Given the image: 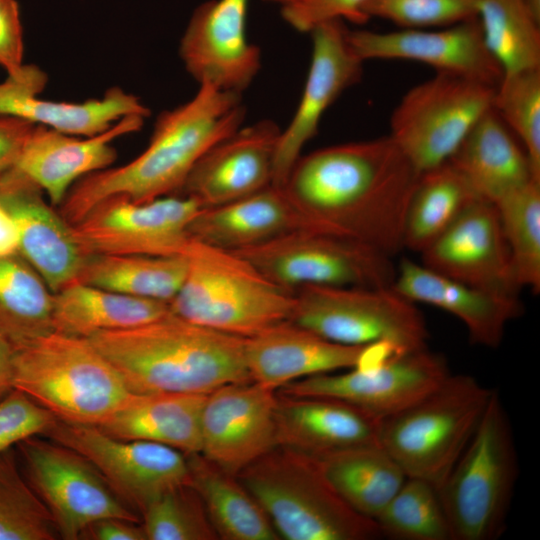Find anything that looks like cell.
Returning a JSON list of instances; mask_svg holds the SVG:
<instances>
[{
  "label": "cell",
  "instance_id": "1",
  "mask_svg": "<svg viewBox=\"0 0 540 540\" xmlns=\"http://www.w3.org/2000/svg\"><path fill=\"white\" fill-rule=\"evenodd\" d=\"M420 175L385 136L300 156L282 188L315 230L355 239L392 257L404 247L405 215Z\"/></svg>",
  "mask_w": 540,
  "mask_h": 540
},
{
  "label": "cell",
  "instance_id": "2",
  "mask_svg": "<svg viewBox=\"0 0 540 540\" xmlns=\"http://www.w3.org/2000/svg\"><path fill=\"white\" fill-rule=\"evenodd\" d=\"M245 114L240 93L200 84L192 99L157 117L140 155L78 180L58 206L59 213L74 225L109 198L147 202L177 194L198 160L238 130Z\"/></svg>",
  "mask_w": 540,
  "mask_h": 540
},
{
  "label": "cell",
  "instance_id": "3",
  "mask_svg": "<svg viewBox=\"0 0 540 540\" xmlns=\"http://www.w3.org/2000/svg\"><path fill=\"white\" fill-rule=\"evenodd\" d=\"M132 393L209 394L252 381L245 338L212 330L170 313L154 321L87 338Z\"/></svg>",
  "mask_w": 540,
  "mask_h": 540
},
{
  "label": "cell",
  "instance_id": "4",
  "mask_svg": "<svg viewBox=\"0 0 540 540\" xmlns=\"http://www.w3.org/2000/svg\"><path fill=\"white\" fill-rule=\"evenodd\" d=\"M237 478L280 538L370 540L381 536L374 520L357 513L339 496L317 458L276 446Z\"/></svg>",
  "mask_w": 540,
  "mask_h": 540
},
{
  "label": "cell",
  "instance_id": "5",
  "mask_svg": "<svg viewBox=\"0 0 540 540\" xmlns=\"http://www.w3.org/2000/svg\"><path fill=\"white\" fill-rule=\"evenodd\" d=\"M186 255L185 280L169 303L172 314L242 338L289 320L294 292L240 254L192 239Z\"/></svg>",
  "mask_w": 540,
  "mask_h": 540
},
{
  "label": "cell",
  "instance_id": "6",
  "mask_svg": "<svg viewBox=\"0 0 540 540\" xmlns=\"http://www.w3.org/2000/svg\"><path fill=\"white\" fill-rule=\"evenodd\" d=\"M12 388L58 420L99 426L132 392L87 338L53 331L14 347Z\"/></svg>",
  "mask_w": 540,
  "mask_h": 540
},
{
  "label": "cell",
  "instance_id": "7",
  "mask_svg": "<svg viewBox=\"0 0 540 540\" xmlns=\"http://www.w3.org/2000/svg\"><path fill=\"white\" fill-rule=\"evenodd\" d=\"M518 473L512 425L493 390L473 436L438 488L451 540L501 537Z\"/></svg>",
  "mask_w": 540,
  "mask_h": 540
},
{
  "label": "cell",
  "instance_id": "8",
  "mask_svg": "<svg viewBox=\"0 0 540 540\" xmlns=\"http://www.w3.org/2000/svg\"><path fill=\"white\" fill-rule=\"evenodd\" d=\"M493 389L452 374L428 395L379 421L380 446L407 477L439 488L473 436Z\"/></svg>",
  "mask_w": 540,
  "mask_h": 540
},
{
  "label": "cell",
  "instance_id": "9",
  "mask_svg": "<svg viewBox=\"0 0 540 540\" xmlns=\"http://www.w3.org/2000/svg\"><path fill=\"white\" fill-rule=\"evenodd\" d=\"M289 320L348 346L388 343L402 351L426 347L421 312L392 286L305 285L294 290Z\"/></svg>",
  "mask_w": 540,
  "mask_h": 540
},
{
  "label": "cell",
  "instance_id": "10",
  "mask_svg": "<svg viewBox=\"0 0 540 540\" xmlns=\"http://www.w3.org/2000/svg\"><path fill=\"white\" fill-rule=\"evenodd\" d=\"M233 252L293 292L305 285L387 287L396 273L391 256L355 239L317 230H296Z\"/></svg>",
  "mask_w": 540,
  "mask_h": 540
},
{
  "label": "cell",
  "instance_id": "11",
  "mask_svg": "<svg viewBox=\"0 0 540 540\" xmlns=\"http://www.w3.org/2000/svg\"><path fill=\"white\" fill-rule=\"evenodd\" d=\"M496 87L437 73L416 85L391 115L390 137L422 173L447 162L493 107Z\"/></svg>",
  "mask_w": 540,
  "mask_h": 540
},
{
  "label": "cell",
  "instance_id": "12",
  "mask_svg": "<svg viewBox=\"0 0 540 540\" xmlns=\"http://www.w3.org/2000/svg\"><path fill=\"white\" fill-rule=\"evenodd\" d=\"M23 474L48 510L57 534L78 540L92 523L105 518L138 522L95 467L76 451L48 438L17 445Z\"/></svg>",
  "mask_w": 540,
  "mask_h": 540
},
{
  "label": "cell",
  "instance_id": "13",
  "mask_svg": "<svg viewBox=\"0 0 540 540\" xmlns=\"http://www.w3.org/2000/svg\"><path fill=\"white\" fill-rule=\"evenodd\" d=\"M203 208L194 199L172 194L147 202L109 198L72 226L73 235L89 255H186L189 225Z\"/></svg>",
  "mask_w": 540,
  "mask_h": 540
},
{
  "label": "cell",
  "instance_id": "14",
  "mask_svg": "<svg viewBox=\"0 0 540 540\" xmlns=\"http://www.w3.org/2000/svg\"><path fill=\"white\" fill-rule=\"evenodd\" d=\"M45 436L86 458L117 496L140 513L164 492L191 483L187 455L163 444L123 440L97 426L58 419Z\"/></svg>",
  "mask_w": 540,
  "mask_h": 540
},
{
  "label": "cell",
  "instance_id": "15",
  "mask_svg": "<svg viewBox=\"0 0 540 540\" xmlns=\"http://www.w3.org/2000/svg\"><path fill=\"white\" fill-rule=\"evenodd\" d=\"M450 373L446 359L424 347L395 354L376 365L302 378L278 391L340 400L380 421L428 395Z\"/></svg>",
  "mask_w": 540,
  "mask_h": 540
},
{
  "label": "cell",
  "instance_id": "16",
  "mask_svg": "<svg viewBox=\"0 0 540 540\" xmlns=\"http://www.w3.org/2000/svg\"><path fill=\"white\" fill-rule=\"evenodd\" d=\"M277 393L254 381L226 384L207 394L200 454L237 476L276 447Z\"/></svg>",
  "mask_w": 540,
  "mask_h": 540
},
{
  "label": "cell",
  "instance_id": "17",
  "mask_svg": "<svg viewBox=\"0 0 540 540\" xmlns=\"http://www.w3.org/2000/svg\"><path fill=\"white\" fill-rule=\"evenodd\" d=\"M249 0H209L193 12L179 54L200 84L242 93L261 67L259 48L247 38Z\"/></svg>",
  "mask_w": 540,
  "mask_h": 540
},
{
  "label": "cell",
  "instance_id": "18",
  "mask_svg": "<svg viewBox=\"0 0 540 540\" xmlns=\"http://www.w3.org/2000/svg\"><path fill=\"white\" fill-rule=\"evenodd\" d=\"M309 33L312 56L307 79L296 112L281 131L274 157L272 185L280 188L303 147L317 134L325 111L362 75L364 61L349 43L343 20L322 22Z\"/></svg>",
  "mask_w": 540,
  "mask_h": 540
},
{
  "label": "cell",
  "instance_id": "19",
  "mask_svg": "<svg viewBox=\"0 0 540 540\" xmlns=\"http://www.w3.org/2000/svg\"><path fill=\"white\" fill-rule=\"evenodd\" d=\"M348 40L361 60H409L497 87L503 71L489 52L477 18L430 29L391 32L349 30Z\"/></svg>",
  "mask_w": 540,
  "mask_h": 540
},
{
  "label": "cell",
  "instance_id": "20",
  "mask_svg": "<svg viewBox=\"0 0 540 540\" xmlns=\"http://www.w3.org/2000/svg\"><path fill=\"white\" fill-rule=\"evenodd\" d=\"M422 264L457 281L518 296L508 245L496 207L482 199L422 252Z\"/></svg>",
  "mask_w": 540,
  "mask_h": 540
},
{
  "label": "cell",
  "instance_id": "21",
  "mask_svg": "<svg viewBox=\"0 0 540 540\" xmlns=\"http://www.w3.org/2000/svg\"><path fill=\"white\" fill-rule=\"evenodd\" d=\"M44 194L15 167L0 175V205L18 228V252L55 293L78 281L88 256L76 241L72 226Z\"/></svg>",
  "mask_w": 540,
  "mask_h": 540
},
{
  "label": "cell",
  "instance_id": "22",
  "mask_svg": "<svg viewBox=\"0 0 540 540\" xmlns=\"http://www.w3.org/2000/svg\"><path fill=\"white\" fill-rule=\"evenodd\" d=\"M281 130L262 120L238 130L211 147L195 164L177 194L203 208L226 204L272 184Z\"/></svg>",
  "mask_w": 540,
  "mask_h": 540
},
{
  "label": "cell",
  "instance_id": "23",
  "mask_svg": "<svg viewBox=\"0 0 540 540\" xmlns=\"http://www.w3.org/2000/svg\"><path fill=\"white\" fill-rule=\"evenodd\" d=\"M144 119L127 115L108 130L87 137L34 125L14 167L38 185L53 206H59L78 180L115 162L112 142L139 131Z\"/></svg>",
  "mask_w": 540,
  "mask_h": 540
},
{
  "label": "cell",
  "instance_id": "24",
  "mask_svg": "<svg viewBox=\"0 0 540 540\" xmlns=\"http://www.w3.org/2000/svg\"><path fill=\"white\" fill-rule=\"evenodd\" d=\"M392 287L415 304L452 314L465 325L470 341L486 348H497L507 325L523 312L518 296L457 281L408 258L396 269Z\"/></svg>",
  "mask_w": 540,
  "mask_h": 540
},
{
  "label": "cell",
  "instance_id": "25",
  "mask_svg": "<svg viewBox=\"0 0 540 540\" xmlns=\"http://www.w3.org/2000/svg\"><path fill=\"white\" fill-rule=\"evenodd\" d=\"M368 346L338 344L285 320L245 338V358L252 381L278 391L302 378L354 368Z\"/></svg>",
  "mask_w": 540,
  "mask_h": 540
},
{
  "label": "cell",
  "instance_id": "26",
  "mask_svg": "<svg viewBox=\"0 0 540 540\" xmlns=\"http://www.w3.org/2000/svg\"><path fill=\"white\" fill-rule=\"evenodd\" d=\"M379 420L327 397L277 393L276 446L320 459L350 448L379 444Z\"/></svg>",
  "mask_w": 540,
  "mask_h": 540
},
{
  "label": "cell",
  "instance_id": "27",
  "mask_svg": "<svg viewBox=\"0 0 540 540\" xmlns=\"http://www.w3.org/2000/svg\"><path fill=\"white\" fill-rule=\"evenodd\" d=\"M303 229L315 230L283 188L271 184L241 199L201 208L188 232L201 243L239 251Z\"/></svg>",
  "mask_w": 540,
  "mask_h": 540
},
{
  "label": "cell",
  "instance_id": "28",
  "mask_svg": "<svg viewBox=\"0 0 540 540\" xmlns=\"http://www.w3.org/2000/svg\"><path fill=\"white\" fill-rule=\"evenodd\" d=\"M475 194L494 206L532 180H540L517 137L492 107L448 160Z\"/></svg>",
  "mask_w": 540,
  "mask_h": 540
},
{
  "label": "cell",
  "instance_id": "29",
  "mask_svg": "<svg viewBox=\"0 0 540 540\" xmlns=\"http://www.w3.org/2000/svg\"><path fill=\"white\" fill-rule=\"evenodd\" d=\"M46 80L19 82L10 77L0 83V116H12L66 134L87 137L102 133L127 115L148 117L140 99L120 87L109 88L102 98L81 103L39 98Z\"/></svg>",
  "mask_w": 540,
  "mask_h": 540
},
{
  "label": "cell",
  "instance_id": "30",
  "mask_svg": "<svg viewBox=\"0 0 540 540\" xmlns=\"http://www.w3.org/2000/svg\"><path fill=\"white\" fill-rule=\"evenodd\" d=\"M207 394L132 393L97 426L123 439L163 444L189 456L201 452V414Z\"/></svg>",
  "mask_w": 540,
  "mask_h": 540
},
{
  "label": "cell",
  "instance_id": "31",
  "mask_svg": "<svg viewBox=\"0 0 540 540\" xmlns=\"http://www.w3.org/2000/svg\"><path fill=\"white\" fill-rule=\"evenodd\" d=\"M169 313V303L124 295L81 282L53 294L54 331L81 338L139 326Z\"/></svg>",
  "mask_w": 540,
  "mask_h": 540
},
{
  "label": "cell",
  "instance_id": "32",
  "mask_svg": "<svg viewBox=\"0 0 540 540\" xmlns=\"http://www.w3.org/2000/svg\"><path fill=\"white\" fill-rule=\"evenodd\" d=\"M187 457L191 484L203 501L218 539H280L264 510L237 476L201 454Z\"/></svg>",
  "mask_w": 540,
  "mask_h": 540
},
{
  "label": "cell",
  "instance_id": "33",
  "mask_svg": "<svg viewBox=\"0 0 540 540\" xmlns=\"http://www.w3.org/2000/svg\"><path fill=\"white\" fill-rule=\"evenodd\" d=\"M318 460L339 496L357 513L372 520L407 478L380 444L350 448Z\"/></svg>",
  "mask_w": 540,
  "mask_h": 540
},
{
  "label": "cell",
  "instance_id": "34",
  "mask_svg": "<svg viewBox=\"0 0 540 540\" xmlns=\"http://www.w3.org/2000/svg\"><path fill=\"white\" fill-rule=\"evenodd\" d=\"M187 270V255H89L77 282L170 303Z\"/></svg>",
  "mask_w": 540,
  "mask_h": 540
},
{
  "label": "cell",
  "instance_id": "35",
  "mask_svg": "<svg viewBox=\"0 0 540 540\" xmlns=\"http://www.w3.org/2000/svg\"><path fill=\"white\" fill-rule=\"evenodd\" d=\"M478 199L449 161L422 172L405 215L404 247L421 253Z\"/></svg>",
  "mask_w": 540,
  "mask_h": 540
},
{
  "label": "cell",
  "instance_id": "36",
  "mask_svg": "<svg viewBox=\"0 0 540 540\" xmlns=\"http://www.w3.org/2000/svg\"><path fill=\"white\" fill-rule=\"evenodd\" d=\"M53 294L19 252L0 256V333L13 347L54 331Z\"/></svg>",
  "mask_w": 540,
  "mask_h": 540
},
{
  "label": "cell",
  "instance_id": "37",
  "mask_svg": "<svg viewBox=\"0 0 540 540\" xmlns=\"http://www.w3.org/2000/svg\"><path fill=\"white\" fill-rule=\"evenodd\" d=\"M477 20L503 74L540 68V20L526 0H479Z\"/></svg>",
  "mask_w": 540,
  "mask_h": 540
},
{
  "label": "cell",
  "instance_id": "38",
  "mask_svg": "<svg viewBox=\"0 0 540 540\" xmlns=\"http://www.w3.org/2000/svg\"><path fill=\"white\" fill-rule=\"evenodd\" d=\"M374 521L390 539L451 540L438 488L419 478L407 477Z\"/></svg>",
  "mask_w": 540,
  "mask_h": 540
},
{
  "label": "cell",
  "instance_id": "39",
  "mask_svg": "<svg viewBox=\"0 0 540 540\" xmlns=\"http://www.w3.org/2000/svg\"><path fill=\"white\" fill-rule=\"evenodd\" d=\"M520 289L540 290V180L495 205Z\"/></svg>",
  "mask_w": 540,
  "mask_h": 540
},
{
  "label": "cell",
  "instance_id": "40",
  "mask_svg": "<svg viewBox=\"0 0 540 540\" xmlns=\"http://www.w3.org/2000/svg\"><path fill=\"white\" fill-rule=\"evenodd\" d=\"M52 518L23 473L15 451L0 454V540H53Z\"/></svg>",
  "mask_w": 540,
  "mask_h": 540
},
{
  "label": "cell",
  "instance_id": "41",
  "mask_svg": "<svg viewBox=\"0 0 540 540\" xmlns=\"http://www.w3.org/2000/svg\"><path fill=\"white\" fill-rule=\"evenodd\" d=\"M146 540H213L218 536L191 483L170 489L141 512Z\"/></svg>",
  "mask_w": 540,
  "mask_h": 540
},
{
  "label": "cell",
  "instance_id": "42",
  "mask_svg": "<svg viewBox=\"0 0 540 540\" xmlns=\"http://www.w3.org/2000/svg\"><path fill=\"white\" fill-rule=\"evenodd\" d=\"M493 108L525 149L540 176V68L503 74Z\"/></svg>",
  "mask_w": 540,
  "mask_h": 540
},
{
  "label": "cell",
  "instance_id": "43",
  "mask_svg": "<svg viewBox=\"0 0 540 540\" xmlns=\"http://www.w3.org/2000/svg\"><path fill=\"white\" fill-rule=\"evenodd\" d=\"M478 6L479 0H368L362 13L401 29H430L475 19Z\"/></svg>",
  "mask_w": 540,
  "mask_h": 540
},
{
  "label": "cell",
  "instance_id": "44",
  "mask_svg": "<svg viewBox=\"0 0 540 540\" xmlns=\"http://www.w3.org/2000/svg\"><path fill=\"white\" fill-rule=\"evenodd\" d=\"M56 421L23 391L10 389L0 398V454L27 438L45 435Z\"/></svg>",
  "mask_w": 540,
  "mask_h": 540
},
{
  "label": "cell",
  "instance_id": "45",
  "mask_svg": "<svg viewBox=\"0 0 540 540\" xmlns=\"http://www.w3.org/2000/svg\"><path fill=\"white\" fill-rule=\"evenodd\" d=\"M23 32L16 0H0V65L19 82L47 80L34 65L23 64Z\"/></svg>",
  "mask_w": 540,
  "mask_h": 540
},
{
  "label": "cell",
  "instance_id": "46",
  "mask_svg": "<svg viewBox=\"0 0 540 540\" xmlns=\"http://www.w3.org/2000/svg\"><path fill=\"white\" fill-rule=\"evenodd\" d=\"M368 0H295L281 6L284 21L300 32H310L328 20H349L362 24L368 21L362 8Z\"/></svg>",
  "mask_w": 540,
  "mask_h": 540
},
{
  "label": "cell",
  "instance_id": "47",
  "mask_svg": "<svg viewBox=\"0 0 540 540\" xmlns=\"http://www.w3.org/2000/svg\"><path fill=\"white\" fill-rule=\"evenodd\" d=\"M35 124L12 116H0V175L15 166Z\"/></svg>",
  "mask_w": 540,
  "mask_h": 540
},
{
  "label": "cell",
  "instance_id": "48",
  "mask_svg": "<svg viewBox=\"0 0 540 540\" xmlns=\"http://www.w3.org/2000/svg\"><path fill=\"white\" fill-rule=\"evenodd\" d=\"M80 539L146 540L142 525L121 518H105L88 526Z\"/></svg>",
  "mask_w": 540,
  "mask_h": 540
},
{
  "label": "cell",
  "instance_id": "49",
  "mask_svg": "<svg viewBox=\"0 0 540 540\" xmlns=\"http://www.w3.org/2000/svg\"><path fill=\"white\" fill-rule=\"evenodd\" d=\"M18 249V228L12 217L0 205V256L18 252Z\"/></svg>",
  "mask_w": 540,
  "mask_h": 540
},
{
  "label": "cell",
  "instance_id": "50",
  "mask_svg": "<svg viewBox=\"0 0 540 540\" xmlns=\"http://www.w3.org/2000/svg\"><path fill=\"white\" fill-rule=\"evenodd\" d=\"M14 347L0 333V398L12 389Z\"/></svg>",
  "mask_w": 540,
  "mask_h": 540
},
{
  "label": "cell",
  "instance_id": "51",
  "mask_svg": "<svg viewBox=\"0 0 540 540\" xmlns=\"http://www.w3.org/2000/svg\"><path fill=\"white\" fill-rule=\"evenodd\" d=\"M533 14L540 20V0H526Z\"/></svg>",
  "mask_w": 540,
  "mask_h": 540
},
{
  "label": "cell",
  "instance_id": "52",
  "mask_svg": "<svg viewBox=\"0 0 540 540\" xmlns=\"http://www.w3.org/2000/svg\"><path fill=\"white\" fill-rule=\"evenodd\" d=\"M264 1L269 2V3H276V4H279L280 6H282L284 4L293 2L295 0H264Z\"/></svg>",
  "mask_w": 540,
  "mask_h": 540
}]
</instances>
